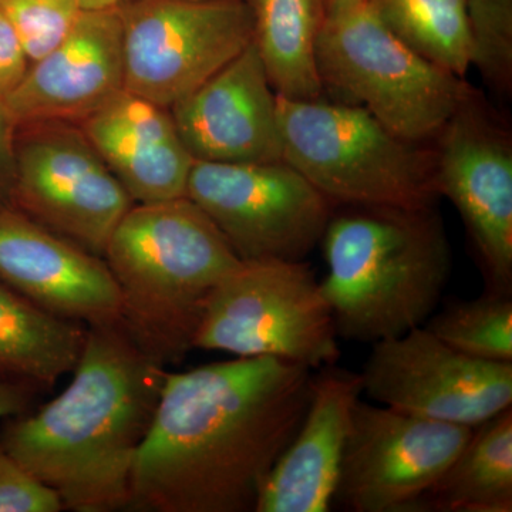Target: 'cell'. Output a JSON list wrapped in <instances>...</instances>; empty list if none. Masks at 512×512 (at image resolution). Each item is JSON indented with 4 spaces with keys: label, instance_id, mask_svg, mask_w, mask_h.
I'll list each match as a JSON object with an SVG mask.
<instances>
[{
    "label": "cell",
    "instance_id": "9",
    "mask_svg": "<svg viewBox=\"0 0 512 512\" xmlns=\"http://www.w3.org/2000/svg\"><path fill=\"white\" fill-rule=\"evenodd\" d=\"M241 261H305L335 205L284 160L194 161L187 194Z\"/></svg>",
    "mask_w": 512,
    "mask_h": 512
},
{
    "label": "cell",
    "instance_id": "12",
    "mask_svg": "<svg viewBox=\"0 0 512 512\" xmlns=\"http://www.w3.org/2000/svg\"><path fill=\"white\" fill-rule=\"evenodd\" d=\"M471 433L473 427L357 400L335 504L352 512H413Z\"/></svg>",
    "mask_w": 512,
    "mask_h": 512
},
{
    "label": "cell",
    "instance_id": "15",
    "mask_svg": "<svg viewBox=\"0 0 512 512\" xmlns=\"http://www.w3.org/2000/svg\"><path fill=\"white\" fill-rule=\"evenodd\" d=\"M0 279L60 318L84 326L121 320L106 261L10 204H0Z\"/></svg>",
    "mask_w": 512,
    "mask_h": 512
},
{
    "label": "cell",
    "instance_id": "11",
    "mask_svg": "<svg viewBox=\"0 0 512 512\" xmlns=\"http://www.w3.org/2000/svg\"><path fill=\"white\" fill-rule=\"evenodd\" d=\"M363 393L399 412L476 427L512 407V363L458 352L424 326L372 343Z\"/></svg>",
    "mask_w": 512,
    "mask_h": 512
},
{
    "label": "cell",
    "instance_id": "18",
    "mask_svg": "<svg viewBox=\"0 0 512 512\" xmlns=\"http://www.w3.org/2000/svg\"><path fill=\"white\" fill-rule=\"evenodd\" d=\"M79 127L134 204L187 194L195 160L170 109L123 90Z\"/></svg>",
    "mask_w": 512,
    "mask_h": 512
},
{
    "label": "cell",
    "instance_id": "10",
    "mask_svg": "<svg viewBox=\"0 0 512 512\" xmlns=\"http://www.w3.org/2000/svg\"><path fill=\"white\" fill-rule=\"evenodd\" d=\"M9 204L103 258L134 201L79 124L39 121L16 130Z\"/></svg>",
    "mask_w": 512,
    "mask_h": 512
},
{
    "label": "cell",
    "instance_id": "1",
    "mask_svg": "<svg viewBox=\"0 0 512 512\" xmlns=\"http://www.w3.org/2000/svg\"><path fill=\"white\" fill-rule=\"evenodd\" d=\"M312 373L276 357L167 372L134 461L128 510L255 512L301 426Z\"/></svg>",
    "mask_w": 512,
    "mask_h": 512
},
{
    "label": "cell",
    "instance_id": "8",
    "mask_svg": "<svg viewBox=\"0 0 512 512\" xmlns=\"http://www.w3.org/2000/svg\"><path fill=\"white\" fill-rule=\"evenodd\" d=\"M120 15L124 90L165 109L254 40L247 0H134Z\"/></svg>",
    "mask_w": 512,
    "mask_h": 512
},
{
    "label": "cell",
    "instance_id": "17",
    "mask_svg": "<svg viewBox=\"0 0 512 512\" xmlns=\"http://www.w3.org/2000/svg\"><path fill=\"white\" fill-rule=\"evenodd\" d=\"M360 373L336 365L313 370L308 407L291 443L269 471L255 512H328L357 400Z\"/></svg>",
    "mask_w": 512,
    "mask_h": 512
},
{
    "label": "cell",
    "instance_id": "3",
    "mask_svg": "<svg viewBox=\"0 0 512 512\" xmlns=\"http://www.w3.org/2000/svg\"><path fill=\"white\" fill-rule=\"evenodd\" d=\"M342 207L320 241L328 264L320 288L339 339L372 345L423 326L453 268L434 205Z\"/></svg>",
    "mask_w": 512,
    "mask_h": 512
},
{
    "label": "cell",
    "instance_id": "16",
    "mask_svg": "<svg viewBox=\"0 0 512 512\" xmlns=\"http://www.w3.org/2000/svg\"><path fill=\"white\" fill-rule=\"evenodd\" d=\"M123 90L120 9L84 10L69 35L30 64L3 106L16 127L39 121L79 124Z\"/></svg>",
    "mask_w": 512,
    "mask_h": 512
},
{
    "label": "cell",
    "instance_id": "14",
    "mask_svg": "<svg viewBox=\"0 0 512 512\" xmlns=\"http://www.w3.org/2000/svg\"><path fill=\"white\" fill-rule=\"evenodd\" d=\"M170 113L195 161L282 160L278 96L254 42L171 106Z\"/></svg>",
    "mask_w": 512,
    "mask_h": 512
},
{
    "label": "cell",
    "instance_id": "5",
    "mask_svg": "<svg viewBox=\"0 0 512 512\" xmlns=\"http://www.w3.org/2000/svg\"><path fill=\"white\" fill-rule=\"evenodd\" d=\"M282 160L335 207H433L434 150L409 143L365 107L278 96Z\"/></svg>",
    "mask_w": 512,
    "mask_h": 512
},
{
    "label": "cell",
    "instance_id": "20",
    "mask_svg": "<svg viewBox=\"0 0 512 512\" xmlns=\"http://www.w3.org/2000/svg\"><path fill=\"white\" fill-rule=\"evenodd\" d=\"M512 511V407L473 427L413 512Z\"/></svg>",
    "mask_w": 512,
    "mask_h": 512
},
{
    "label": "cell",
    "instance_id": "23",
    "mask_svg": "<svg viewBox=\"0 0 512 512\" xmlns=\"http://www.w3.org/2000/svg\"><path fill=\"white\" fill-rule=\"evenodd\" d=\"M424 328L441 342L476 359L512 363V296L484 291L447 302Z\"/></svg>",
    "mask_w": 512,
    "mask_h": 512
},
{
    "label": "cell",
    "instance_id": "19",
    "mask_svg": "<svg viewBox=\"0 0 512 512\" xmlns=\"http://www.w3.org/2000/svg\"><path fill=\"white\" fill-rule=\"evenodd\" d=\"M254 45L276 96L319 99L323 92L316 47L328 0H247Z\"/></svg>",
    "mask_w": 512,
    "mask_h": 512
},
{
    "label": "cell",
    "instance_id": "6",
    "mask_svg": "<svg viewBox=\"0 0 512 512\" xmlns=\"http://www.w3.org/2000/svg\"><path fill=\"white\" fill-rule=\"evenodd\" d=\"M316 59L323 86L359 101L409 143L436 140L474 92L461 77L404 45L369 2L326 18Z\"/></svg>",
    "mask_w": 512,
    "mask_h": 512
},
{
    "label": "cell",
    "instance_id": "25",
    "mask_svg": "<svg viewBox=\"0 0 512 512\" xmlns=\"http://www.w3.org/2000/svg\"><path fill=\"white\" fill-rule=\"evenodd\" d=\"M30 64L55 49L84 12L79 0H0Z\"/></svg>",
    "mask_w": 512,
    "mask_h": 512
},
{
    "label": "cell",
    "instance_id": "2",
    "mask_svg": "<svg viewBox=\"0 0 512 512\" xmlns=\"http://www.w3.org/2000/svg\"><path fill=\"white\" fill-rule=\"evenodd\" d=\"M72 373L55 399L3 420L0 448L55 491L64 510H128L134 461L167 369L117 320L87 326Z\"/></svg>",
    "mask_w": 512,
    "mask_h": 512
},
{
    "label": "cell",
    "instance_id": "13",
    "mask_svg": "<svg viewBox=\"0 0 512 512\" xmlns=\"http://www.w3.org/2000/svg\"><path fill=\"white\" fill-rule=\"evenodd\" d=\"M434 185L463 218L484 291L512 296V146L471 93L436 137Z\"/></svg>",
    "mask_w": 512,
    "mask_h": 512
},
{
    "label": "cell",
    "instance_id": "4",
    "mask_svg": "<svg viewBox=\"0 0 512 512\" xmlns=\"http://www.w3.org/2000/svg\"><path fill=\"white\" fill-rule=\"evenodd\" d=\"M130 338L158 365H178L194 349L205 306L241 264L231 245L187 197L134 204L103 255Z\"/></svg>",
    "mask_w": 512,
    "mask_h": 512
},
{
    "label": "cell",
    "instance_id": "30",
    "mask_svg": "<svg viewBox=\"0 0 512 512\" xmlns=\"http://www.w3.org/2000/svg\"><path fill=\"white\" fill-rule=\"evenodd\" d=\"M83 10H110L120 9L134 0H79Z\"/></svg>",
    "mask_w": 512,
    "mask_h": 512
},
{
    "label": "cell",
    "instance_id": "21",
    "mask_svg": "<svg viewBox=\"0 0 512 512\" xmlns=\"http://www.w3.org/2000/svg\"><path fill=\"white\" fill-rule=\"evenodd\" d=\"M87 326L60 318L0 279V370L49 389L73 372Z\"/></svg>",
    "mask_w": 512,
    "mask_h": 512
},
{
    "label": "cell",
    "instance_id": "29",
    "mask_svg": "<svg viewBox=\"0 0 512 512\" xmlns=\"http://www.w3.org/2000/svg\"><path fill=\"white\" fill-rule=\"evenodd\" d=\"M16 124L0 103V204H9L15 178Z\"/></svg>",
    "mask_w": 512,
    "mask_h": 512
},
{
    "label": "cell",
    "instance_id": "22",
    "mask_svg": "<svg viewBox=\"0 0 512 512\" xmlns=\"http://www.w3.org/2000/svg\"><path fill=\"white\" fill-rule=\"evenodd\" d=\"M394 36L417 55L463 77L470 69L467 0H367Z\"/></svg>",
    "mask_w": 512,
    "mask_h": 512
},
{
    "label": "cell",
    "instance_id": "27",
    "mask_svg": "<svg viewBox=\"0 0 512 512\" xmlns=\"http://www.w3.org/2000/svg\"><path fill=\"white\" fill-rule=\"evenodd\" d=\"M29 67L30 60L18 33L0 9V103L19 86Z\"/></svg>",
    "mask_w": 512,
    "mask_h": 512
},
{
    "label": "cell",
    "instance_id": "24",
    "mask_svg": "<svg viewBox=\"0 0 512 512\" xmlns=\"http://www.w3.org/2000/svg\"><path fill=\"white\" fill-rule=\"evenodd\" d=\"M470 67L507 92L512 82V0H467Z\"/></svg>",
    "mask_w": 512,
    "mask_h": 512
},
{
    "label": "cell",
    "instance_id": "28",
    "mask_svg": "<svg viewBox=\"0 0 512 512\" xmlns=\"http://www.w3.org/2000/svg\"><path fill=\"white\" fill-rule=\"evenodd\" d=\"M40 390L29 380L0 370V420L28 412Z\"/></svg>",
    "mask_w": 512,
    "mask_h": 512
},
{
    "label": "cell",
    "instance_id": "26",
    "mask_svg": "<svg viewBox=\"0 0 512 512\" xmlns=\"http://www.w3.org/2000/svg\"><path fill=\"white\" fill-rule=\"evenodd\" d=\"M63 504L55 491L40 483L0 448V512H59Z\"/></svg>",
    "mask_w": 512,
    "mask_h": 512
},
{
    "label": "cell",
    "instance_id": "7",
    "mask_svg": "<svg viewBox=\"0 0 512 512\" xmlns=\"http://www.w3.org/2000/svg\"><path fill=\"white\" fill-rule=\"evenodd\" d=\"M339 336L311 265L241 261L205 306L194 349L276 357L318 370L336 365Z\"/></svg>",
    "mask_w": 512,
    "mask_h": 512
},
{
    "label": "cell",
    "instance_id": "31",
    "mask_svg": "<svg viewBox=\"0 0 512 512\" xmlns=\"http://www.w3.org/2000/svg\"><path fill=\"white\" fill-rule=\"evenodd\" d=\"M367 0H328V16L338 15L346 10L356 8Z\"/></svg>",
    "mask_w": 512,
    "mask_h": 512
}]
</instances>
